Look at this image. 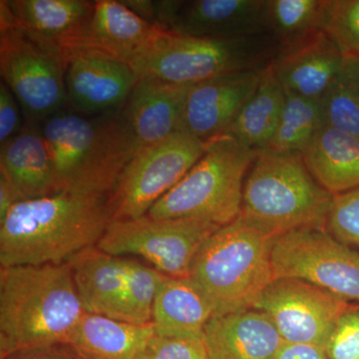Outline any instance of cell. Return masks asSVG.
<instances>
[{
  "label": "cell",
  "instance_id": "1",
  "mask_svg": "<svg viewBox=\"0 0 359 359\" xmlns=\"http://www.w3.org/2000/svg\"><path fill=\"white\" fill-rule=\"evenodd\" d=\"M109 196L60 191L21 201L0 224V266L66 264L96 247L112 222Z\"/></svg>",
  "mask_w": 359,
  "mask_h": 359
},
{
  "label": "cell",
  "instance_id": "2",
  "mask_svg": "<svg viewBox=\"0 0 359 359\" xmlns=\"http://www.w3.org/2000/svg\"><path fill=\"white\" fill-rule=\"evenodd\" d=\"M84 313L68 263L0 269V359L68 344Z\"/></svg>",
  "mask_w": 359,
  "mask_h": 359
},
{
  "label": "cell",
  "instance_id": "3",
  "mask_svg": "<svg viewBox=\"0 0 359 359\" xmlns=\"http://www.w3.org/2000/svg\"><path fill=\"white\" fill-rule=\"evenodd\" d=\"M39 125L53 165L56 193L110 194L136 153L119 110L85 115L63 109Z\"/></svg>",
  "mask_w": 359,
  "mask_h": 359
},
{
  "label": "cell",
  "instance_id": "4",
  "mask_svg": "<svg viewBox=\"0 0 359 359\" xmlns=\"http://www.w3.org/2000/svg\"><path fill=\"white\" fill-rule=\"evenodd\" d=\"M332 197L301 154L257 151L245 177L240 218L275 240L299 229L325 226Z\"/></svg>",
  "mask_w": 359,
  "mask_h": 359
},
{
  "label": "cell",
  "instance_id": "5",
  "mask_svg": "<svg viewBox=\"0 0 359 359\" xmlns=\"http://www.w3.org/2000/svg\"><path fill=\"white\" fill-rule=\"evenodd\" d=\"M273 242L238 218L219 228L203 244L189 278L211 302L216 316L254 308L275 280Z\"/></svg>",
  "mask_w": 359,
  "mask_h": 359
},
{
  "label": "cell",
  "instance_id": "6",
  "mask_svg": "<svg viewBox=\"0 0 359 359\" xmlns=\"http://www.w3.org/2000/svg\"><path fill=\"white\" fill-rule=\"evenodd\" d=\"M278 52V44L269 34L210 39L162 30L128 65L138 78L194 85L224 75L266 69Z\"/></svg>",
  "mask_w": 359,
  "mask_h": 359
},
{
  "label": "cell",
  "instance_id": "7",
  "mask_svg": "<svg viewBox=\"0 0 359 359\" xmlns=\"http://www.w3.org/2000/svg\"><path fill=\"white\" fill-rule=\"evenodd\" d=\"M257 151L222 134L205 142L204 154L148 212L153 219H199L223 226L242 212L243 191Z\"/></svg>",
  "mask_w": 359,
  "mask_h": 359
},
{
  "label": "cell",
  "instance_id": "8",
  "mask_svg": "<svg viewBox=\"0 0 359 359\" xmlns=\"http://www.w3.org/2000/svg\"><path fill=\"white\" fill-rule=\"evenodd\" d=\"M66 62L57 47L21 29L0 1V74L27 123L40 124L68 105Z\"/></svg>",
  "mask_w": 359,
  "mask_h": 359
},
{
  "label": "cell",
  "instance_id": "9",
  "mask_svg": "<svg viewBox=\"0 0 359 359\" xmlns=\"http://www.w3.org/2000/svg\"><path fill=\"white\" fill-rule=\"evenodd\" d=\"M205 142L178 131L135 153L109 196L112 222L146 216L204 154Z\"/></svg>",
  "mask_w": 359,
  "mask_h": 359
},
{
  "label": "cell",
  "instance_id": "10",
  "mask_svg": "<svg viewBox=\"0 0 359 359\" xmlns=\"http://www.w3.org/2000/svg\"><path fill=\"white\" fill-rule=\"evenodd\" d=\"M221 226L199 219L146 216L111 222L97 248L122 257H143L163 275L189 278L201 247Z\"/></svg>",
  "mask_w": 359,
  "mask_h": 359
},
{
  "label": "cell",
  "instance_id": "11",
  "mask_svg": "<svg viewBox=\"0 0 359 359\" xmlns=\"http://www.w3.org/2000/svg\"><path fill=\"white\" fill-rule=\"evenodd\" d=\"M273 276L304 280L348 302H359V252L330 235L309 226L275 238Z\"/></svg>",
  "mask_w": 359,
  "mask_h": 359
},
{
  "label": "cell",
  "instance_id": "12",
  "mask_svg": "<svg viewBox=\"0 0 359 359\" xmlns=\"http://www.w3.org/2000/svg\"><path fill=\"white\" fill-rule=\"evenodd\" d=\"M349 302L304 280L276 278L255 309L271 318L285 342L325 348L330 332Z\"/></svg>",
  "mask_w": 359,
  "mask_h": 359
},
{
  "label": "cell",
  "instance_id": "13",
  "mask_svg": "<svg viewBox=\"0 0 359 359\" xmlns=\"http://www.w3.org/2000/svg\"><path fill=\"white\" fill-rule=\"evenodd\" d=\"M162 30L123 1L97 0L82 25L56 47L62 55L91 52L128 65Z\"/></svg>",
  "mask_w": 359,
  "mask_h": 359
},
{
  "label": "cell",
  "instance_id": "14",
  "mask_svg": "<svg viewBox=\"0 0 359 359\" xmlns=\"http://www.w3.org/2000/svg\"><path fill=\"white\" fill-rule=\"evenodd\" d=\"M68 103L85 115H101L121 109L139 78L123 61L91 53L63 54Z\"/></svg>",
  "mask_w": 359,
  "mask_h": 359
},
{
  "label": "cell",
  "instance_id": "15",
  "mask_svg": "<svg viewBox=\"0 0 359 359\" xmlns=\"http://www.w3.org/2000/svg\"><path fill=\"white\" fill-rule=\"evenodd\" d=\"M266 69L224 75L192 85L187 94L179 131L204 142L226 133L259 87Z\"/></svg>",
  "mask_w": 359,
  "mask_h": 359
},
{
  "label": "cell",
  "instance_id": "16",
  "mask_svg": "<svg viewBox=\"0 0 359 359\" xmlns=\"http://www.w3.org/2000/svg\"><path fill=\"white\" fill-rule=\"evenodd\" d=\"M266 0L177 2L168 32L196 39H237L268 34Z\"/></svg>",
  "mask_w": 359,
  "mask_h": 359
},
{
  "label": "cell",
  "instance_id": "17",
  "mask_svg": "<svg viewBox=\"0 0 359 359\" xmlns=\"http://www.w3.org/2000/svg\"><path fill=\"white\" fill-rule=\"evenodd\" d=\"M192 85L139 78L119 117L137 151L179 131L187 94Z\"/></svg>",
  "mask_w": 359,
  "mask_h": 359
},
{
  "label": "cell",
  "instance_id": "18",
  "mask_svg": "<svg viewBox=\"0 0 359 359\" xmlns=\"http://www.w3.org/2000/svg\"><path fill=\"white\" fill-rule=\"evenodd\" d=\"M344 59L334 40L320 30L278 51L271 70L285 91L321 100L339 74Z\"/></svg>",
  "mask_w": 359,
  "mask_h": 359
},
{
  "label": "cell",
  "instance_id": "19",
  "mask_svg": "<svg viewBox=\"0 0 359 359\" xmlns=\"http://www.w3.org/2000/svg\"><path fill=\"white\" fill-rule=\"evenodd\" d=\"M203 340L210 359H275L283 344L271 318L255 309L215 314Z\"/></svg>",
  "mask_w": 359,
  "mask_h": 359
},
{
  "label": "cell",
  "instance_id": "20",
  "mask_svg": "<svg viewBox=\"0 0 359 359\" xmlns=\"http://www.w3.org/2000/svg\"><path fill=\"white\" fill-rule=\"evenodd\" d=\"M68 264L85 313L121 320L127 259L96 245L73 257Z\"/></svg>",
  "mask_w": 359,
  "mask_h": 359
},
{
  "label": "cell",
  "instance_id": "21",
  "mask_svg": "<svg viewBox=\"0 0 359 359\" xmlns=\"http://www.w3.org/2000/svg\"><path fill=\"white\" fill-rule=\"evenodd\" d=\"M0 147V173L21 199H41L56 193L53 165L39 124L25 122L20 133Z\"/></svg>",
  "mask_w": 359,
  "mask_h": 359
},
{
  "label": "cell",
  "instance_id": "22",
  "mask_svg": "<svg viewBox=\"0 0 359 359\" xmlns=\"http://www.w3.org/2000/svg\"><path fill=\"white\" fill-rule=\"evenodd\" d=\"M214 316L211 302L190 278L164 276L153 306L156 334L203 340L205 325Z\"/></svg>",
  "mask_w": 359,
  "mask_h": 359
},
{
  "label": "cell",
  "instance_id": "23",
  "mask_svg": "<svg viewBox=\"0 0 359 359\" xmlns=\"http://www.w3.org/2000/svg\"><path fill=\"white\" fill-rule=\"evenodd\" d=\"M309 173L332 196L359 188V138L325 125L302 152Z\"/></svg>",
  "mask_w": 359,
  "mask_h": 359
},
{
  "label": "cell",
  "instance_id": "24",
  "mask_svg": "<svg viewBox=\"0 0 359 359\" xmlns=\"http://www.w3.org/2000/svg\"><path fill=\"white\" fill-rule=\"evenodd\" d=\"M154 334L152 323L136 325L85 313L68 344L85 359H134Z\"/></svg>",
  "mask_w": 359,
  "mask_h": 359
},
{
  "label": "cell",
  "instance_id": "25",
  "mask_svg": "<svg viewBox=\"0 0 359 359\" xmlns=\"http://www.w3.org/2000/svg\"><path fill=\"white\" fill-rule=\"evenodd\" d=\"M11 18L35 39L56 46L86 20L93 1L2 0Z\"/></svg>",
  "mask_w": 359,
  "mask_h": 359
},
{
  "label": "cell",
  "instance_id": "26",
  "mask_svg": "<svg viewBox=\"0 0 359 359\" xmlns=\"http://www.w3.org/2000/svg\"><path fill=\"white\" fill-rule=\"evenodd\" d=\"M283 101L285 90L273 76L269 65L259 87L224 134L233 137L250 150H266L275 135Z\"/></svg>",
  "mask_w": 359,
  "mask_h": 359
},
{
  "label": "cell",
  "instance_id": "27",
  "mask_svg": "<svg viewBox=\"0 0 359 359\" xmlns=\"http://www.w3.org/2000/svg\"><path fill=\"white\" fill-rule=\"evenodd\" d=\"M325 125L320 100L285 90V101L278 126L266 150L302 155Z\"/></svg>",
  "mask_w": 359,
  "mask_h": 359
},
{
  "label": "cell",
  "instance_id": "28",
  "mask_svg": "<svg viewBox=\"0 0 359 359\" xmlns=\"http://www.w3.org/2000/svg\"><path fill=\"white\" fill-rule=\"evenodd\" d=\"M325 0H266V33L278 51L308 39L323 27Z\"/></svg>",
  "mask_w": 359,
  "mask_h": 359
},
{
  "label": "cell",
  "instance_id": "29",
  "mask_svg": "<svg viewBox=\"0 0 359 359\" xmlns=\"http://www.w3.org/2000/svg\"><path fill=\"white\" fill-rule=\"evenodd\" d=\"M320 101L325 125L359 138V57L344 56L339 74Z\"/></svg>",
  "mask_w": 359,
  "mask_h": 359
},
{
  "label": "cell",
  "instance_id": "30",
  "mask_svg": "<svg viewBox=\"0 0 359 359\" xmlns=\"http://www.w3.org/2000/svg\"><path fill=\"white\" fill-rule=\"evenodd\" d=\"M164 276L156 269L127 259L121 321L136 325L152 323L153 306Z\"/></svg>",
  "mask_w": 359,
  "mask_h": 359
},
{
  "label": "cell",
  "instance_id": "31",
  "mask_svg": "<svg viewBox=\"0 0 359 359\" xmlns=\"http://www.w3.org/2000/svg\"><path fill=\"white\" fill-rule=\"evenodd\" d=\"M321 29L344 56L359 57V0H325Z\"/></svg>",
  "mask_w": 359,
  "mask_h": 359
},
{
  "label": "cell",
  "instance_id": "32",
  "mask_svg": "<svg viewBox=\"0 0 359 359\" xmlns=\"http://www.w3.org/2000/svg\"><path fill=\"white\" fill-rule=\"evenodd\" d=\"M325 228L344 244L359 248V188L332 197Z\"/></svg>",
  "mask_w": 359,
  "mask_h": 359
},
{
  "label": "cell",
  "instance_id": "33",
  "mask_svg": "<svg viewBox=\"0 0 359 359\" xmlns=\"http://www.w3.org/2000/svg\"><path fill=\"white\" fill-rule=\"evenodd\" d=\"M134 359H210L204 340L178 339L155 334Z\"/></svg>",
  "mask_w": 359,
  "mask_h": 359
},
{
  "label": "cell",
  "instance_id": "34",
  "mask_svg": "<svg viewBox=\"0 0 359 359\" xmlns=\"http://www.w3.org/2000/svg\"><path fill=\"white\" fill-rule=\"evenodd\" d=\"M328 359H359V306L349 304L325 346Z\"/></svg>",
  "mask_w": 359,
  "mask_h": 359
},
{
  "label": "cell",
  "instance_id": "35",
  "mask_svg": "<svg viewBox=\"0 0 359 359\" xmlns=\"http://www.w3.org/2000/svg\"><path fill=\"white\" fill-rule=\"evenodd\" d=\"M20 104L4 81L0 83V145L16 136L25 125L21 123Z\"/></svg>",
  "mask_w": 359,
  "mask_h": 359
},
{
  "label": "cell",
  "instance_id": "36",
  "mask_svg": "<svg viewBox=\"0 0 359 359\" xmlns=\"http://www.w3.org/2000/svg\"><path fill=\"white\" fill-rule=\"evenodd\" d=\"M1 359H85L68 344L33 347L9 354Z\"/></svg>",
  "mask_w": 359,
  "mask_h": 359
},
{
  "label": "cell",
  "instance_id": "37",
  "mask_svg": "<svg viewBox=\"0 0 359 359\" xmlns=\"http://www.w3.org/2000/svg\"><path fill=\"white\" fill-rule=\"evenodd\" d=\"M275 359H328L323 347L313 344L285 342L278 349Z\"/></svg>",
  "mask_w": 359,
  "mask_h": 359
},
{
  "label": "cell",
  "instance_id": "38",
  "mask_svg": "<svg viewBox=\"0 0 359 359\" xmlns=\"http://www.w3.org/2000/svg\"><path fill=\"white\" fill-rule=\"evenodd\" d=\"M21 201L23 200L21 199L15 187L4 174L0 173V224Z\"/></svg>",
  "mask_w": 359,
  "mask_h": 359
}]
</instances>
